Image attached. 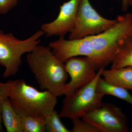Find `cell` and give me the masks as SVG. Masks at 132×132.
<instances>
[{
    "label": "cell",
    "instance_id": "6da1fadb",
    "mask_svg": "<svg viewBox=\"0 0 132 132\" xmlns=\"http://www.w3.org/2000/svg\"><path fill=\"white\" fill-rule=\"evenodd\" d=\"M27 61L40 88L57 97L64 95L68 74L49 46L37 45L27 54Z\"/></svg>",
    "mask_w": 132,
    "mask_h": 132
},
{
    "label": "cell",
    "instance_id": "7a4b0ae2",
    "mask_svg": "<svg viewBox=\"0 0 132 132\" xmlns=\"http://www.w3.org/2000/svg\"><path fill=\"white\" fill-rule=\"evenodd\" d=\"M7 96L21 116L45 117L54 110L57 97L47 91H39L23 79L4 82Z\"/></svg>",
    "mask_w": 132,
    "mask_h": 132
},
{
    "label": "cell",
    "instance_id": "3957f363",
    "mask_svg": "<svg viewBox=\"0 0 132 132\" xmlns=\"http://www.w3.org/2000/svg\"><path fill=\"white\" fill-rule=\"evenodd\" d=\"M132 35V13L119 15L114 24L104 32L90 36L93 55L89 59L96 70L112 61L123 43Z\"/></svg>",
    "mask_w": 132,
    "mask_h": 132
},
{
    "label": "cell",
    "instance_id": "277c9868",
    "mask_svg": "<svg viewBox=\"0 0 132 132\" xmlns=\"http://www.w3.org/2000/svg\"><path fill=\"white\" fill-rule=\"evenodd\" d=\"M44 35L39 29L27 39L21 40L13 33H5L0 30V65L5 68L4 78L17 73L21 65L22 55L30 53L39 45L40 38Z\"/></svg>",
    "mask_w": 132,
    "mask_h": 132
},
{
    "label": "cell",
    "instance_id": "5b68a950",
    "mask_svg": "<svg viewBox=\"0 0 132 132\" xmlns=\"http://www.w3.org/2000/svg\"><path fill=\"white\" fill-rule=\"evenodd\" d=\"M105 68L98 70L94 79L90 83L79 88L73 94L65 97L59 113L61 118L71 120L81 118L101 105L104 96L97 92V84Z\"/></svg>",
    "mask_w": 132,
    "mask_h": 132
},
{
    "label": "cell",
    "instance_id": "8992f818",
    "mask_svg": "<svg viewBox=\"0 0 132 132\" xmlns=\"http://www.w3.org/2000/svg\"><path fill=\"white\" fill-rule=\"evenodd\" d=\"M114 20L106 19L99 14L89 0H81L79 6L75 27L69 35V39H77L98 34L113 26Z\"/></svg>",
    "mask_w": 132,
    "mask_h": 132
},
{
    "label": "cell",
    "instance_id": "52a82bcc",
    "mask_svg": "<svg viewBox=\"0 0 132 132\" xmlns=\"http://www.w3.org/2000/svg\"><path fill=\"white\" fill-rule=\"evenodd\" d=\"M81 118L94 125L100 132L130 131L126 116L114 104L103 102Z\"/></svg>",
    "mask_w": 132,
    "mask_h": 132
},
{
    "label": "cell",
    "instance_id": "ba28073f",
    "mask_svg": "<svg viewBox=\"0 0 132 132\" xmlns=\"http://www.w3.org/2000/svg\"><path fill=\"white\" fill-rule=\"evenodd\" d=\"M64 65L71 78L64 87L63 94L65 97L90 83L97 74V70L87 57H72L64 63Z\"/></svg>",
    "mask_w": 132,
    "mask_h": 132
},
{
    "label": "cell",
    "instance_id": "9c48e42d",
    "mask_svg": "<svg viewBox=\"0 0 132 132\" xmlns=\"http://www.w3.org/2000/svg\"><path fill=\"white\" fill-rule=\"evenodd\" d=\"M81 0H69L60 6L59 14L54 20L43 24L40 29L47 37H64L75 27L79 6Z\"/></svg>",
    "mask_w": 132,
    "mask_h": 132
},
{
    "label": "cell",
    "instance_id": "30bf717a",
    "mask_svg": "<svg viewBox=\"0 0 132 132\" xmlns=\"http://www.w3.org/2000/svg\"><path fill=\"white\" fill-rule=\"evenodd\" d=\"M49 46L55 57L64 63L72 57L83 56L90 59L93 55L89 36L77 39L67 40L60 37L50 43Z\"/></svg>",
    "mask_w": 132,
    "mask_h": 132
},
{
    "label": "cell",
    "instance_id": "8fae6325",
    "mask_svg": "<svg viewBox=\"0 0 132 132\" xmlns=\"http://www.w3.org/2000/svg\"><path fill=\"white\" fill-rule=\"evenodd\" d=\"M1 118L6 132H23L21 116L12 106L8 97H5L3 100Z\"/></svg>",
    "mask_w": 132,
    "mask_h": 132
},
{
    "label": "cell",
    "instance_id": "7c38bea8",
    "mask_svg": "<svg viewBox=\"0 0 132 132\" xmlns=\"http://www.w3.org/2000/svg\"><path fill=\"white\" fill-rule=\"evenodd\" d=\"M101 76L105 80L127 90H132V67L104 69Z\"/></svg>",
    "mask_w": 132,
    "mask_h": 132
},
{
    "label": "cell",
    "instance_id": "4fadbf2b",
    "mask_svg": "<svg viewBox=\"0 0 132 132\" xmlns=\"http://www.w3.org/2000/svg\"><path fill=\"white\" fill-rule=\"evenodd\" d=\"M128 90L107 81L101 76L97 81V91L99 93L103 96H114L126 101L132 106V95Z\"/></svg>",
    "mask_w": 132,
    "mask_h": 132
},
{
    "label": "cell",
    "instance_id": "5bb4252c",
    "mask_svg": "<svg viewBox=\"0 0 132 132\" xmlns=\"http://www.w3.org/2000/svg\"><path fill=\"white\" fill-rule=\"evenodd\" d=\"M111 63V68L132 67V35L121 46Z\"/></svg>",
    "mask_w": 132,
    "mask_h": 132
},
{
    "label": "cell",
    "instance_id": "9a60e30c",
    "mask_svg": "<svg viewBox=\"0 0 132 132\" xmlns=\"http://www.w3.org/2000/svg\"><path fill=\"white\" fill-rule=\"evenodd\" d=\"M23 132H45V117L21 116Z\"/></svg>",
    "mask_w": 132,
    "mask_h": 132
},
{
    "label": "cell",
    "instance_id": "2e32d148",
    "mask_svg": "<svg viewBox=\"0 0 132 132\" xmlns=\"http://www.w3.org/2000/svg\"><path fill=\"white\" fill-rule=\"evenodd\" d=\"M45 118L46 132H71L62 122L59 113L55 109Z\"/></svg>",
    "mask_w": 132,
    "mask_h": 132
},
{
    "label": "cell",
    "instance_id": "e0dca14e",
    "mask_svg": "<svg viewBox=\"0 0 132 132\" xmlns=\"http://www.w3.org/2000/svg\"><path fill=\"white\" fill-rule=\"evenodd\" d=\"M73 124L72 132H100L98 128L81 118L71 119Z\"/></svg>",
    "mask_w": 132,
    "mask_h": 132
},
{
    "label": "cell",
    "instance_id": "ac0fdd59",
    "mask_svg": "<svg viewBox=\"0 0 132 132\" xmlns=\"http://www.w3.org/2000/svg\"><path fill=\"white\" fill-rule=\"evenodd\" d=\"M19 0H0V14L7 13L17 5Z\"/></svg>",
    "mask_w": 132,
    "mask_h": 132
},
{
    "label": "cell",
    "instance_id": "d6986e66",
    "mask_svg": "<svg viewBox=\"0 0 132 132\" xmlns=\"http://www.w3.org/2000/svg\"><path fill=\"white\" fill-rule=\"evenodd\" d=\"M6 97H7L6 93L5 84L4 82H0V132L4 131L1 118V109L3 100Z\"/></svg>",
    "mask_w": 132,
    "mask_h": 132
},
{
    "label": "cell",
    "instance_id": "ffe728a7",
    "mask_svg": "<svg viewBox=\"0 0 132 132\" xmlns=\"http://www.w3.org/2000/svg\"><path fill=\"white\" fill-rule=\"evenodd\" d=\"M122 1V9L123 11H127L128 6H129V3H128V0H121Z\"/></svg>",
    "mask_w": 132,
    "mask_h": 132
},
{
    "label": "cell",
    "instance_id": "44dd1931",
    "mask_svg": "<svg viewBox=\"0 0 132 132\" xmlns=\"http://www.w3.org/2000/svg\"><path fill=\"white\" fill-rule=\"evenodd\" d=\"M129 5L132 7V0H128Z\"/></svg>",
    "mask_w": 132,
    "mask_h": 132
},
{
    "label": "cell",
    "instance_id": "7402d4cb",
    "mask_svg": "<svg viewBox=\"0 0 132 132\" xmlns=\"http://www.w3.org/2000/svg\"><path fill=\"white\" fill-rule=\"evenodd\" d=\"M0 30H1V29H0Z\"/></svg>",
    "mask_w": 132,
    "mask_h": 132
}]
</instances>
